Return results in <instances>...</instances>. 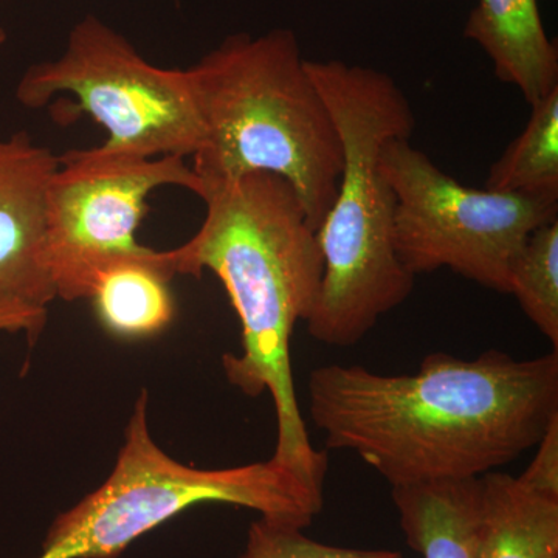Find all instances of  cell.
<instances>
[{
	"label": "cell",
	"mask_w": 558,
	"mask_h": 558,
	"mask_svg": "<svg viewBox=\"0 0 558 558\" xmlns=\"http://www.w3.org/2000/svg\"><path fill=\"white\" fill-rule=\"evenodd\" d=\"M312 421L391 487L481 478L534 449L558 417V349L513 359L427 355L414 374L363 366L312 371Z\"/></svg>",
	"instance_id": "cell-1"
},
{
	"label": "cell",
	"mask_w": 558,
	"mask_h": 558,
	"mask_svg": "<svg viewBox=\"0 0 558 558\" xmlns=\"http://www.w3.org/2000/svg\"><path fill=\"white\" fill-rule=\"evenodd\" d=\"M207 205L193 238L170 250L175 275L209 270L229 293L241 323L242 354L222 357L223 373L248 398L269 392L277 414L271 461L323 495L328 453L315 449L301 416L290 341L314 310L323 277L317 231L295 190L278 175L250 172L204 185Z\"/></svg>",
	"instance_id": "cell-2"
},
{
	"label": "cell",
	"mask_w": 558,
	"mask_h": 558,
	"mask_svg": "<svg viewBox=\"0 0 558 558\" xmlns=\"http://www.w3.org/2000/svg\"><path fill=\"white\" fill-rule=\"evenodd\" d=\"M306 68L343 146L336 199L317 230L323 277L307 330L319 343L349 348L414 289L396 252V194L379 160L389 140L411 138L416 117L388 73L339 60H306Z\"/></svg>",
	"instance_id": "cell-3"
},
{
	"label": "cell",
	"mask_w": 558,
	"mask_h": 558,
	"mask_svg": "<svg viewBox=\"0 0 558 558\" xmlns=\"http://www.w3.org/2000/svg\"><path fill=\"white\" fill-rule=\"evenodd\" d=\"M186 70L204 126L191 167L201 189L269 172L295 190L317 231L336 199L343 146L295 33H234Z\"/></svg>",
	"instance_id": "cell-4"
},
{
	"label": "cell",
	"mask_w": 558,
	"mask_h": 558,
	"mask_svg": "<svg viewBox=\"0 0 558 558\" xmlns=\"http://www.w3.org/2000/svg\"><path fill=\"white\" fill-rule=\"evenodd\" d=\"M146 409L143 391L109 478L54 519L36 558H117L135 539L204 502L255 510L260 519L300 529L322 512L323 495L271 459L222 470L175 461L150 436Z\"/></svg>",
	"instance_id": "cell-5"
},
{
	"label": "cell",
	"mask_w": 558,
	"mask_h": 558,
	"mask_svg": "<svg viewBox=\"0 0 558 558\" xmlns=\"http://www.w3.org/2000/svg\"><path fill=\"white\" fill-rule=\"evenodd\" d=\"M69 95L108 134V153L193 157L204 138L189 70L150 64L130 39L95 14L73 25L60 57L36 62L16 86L24 108Z\"/></svg>",
	"instance_id": "cell-6"
},
{
	"label": "cell",
	"mask_w": 558,
	"mask_h": 558,
	"mask_svg": "<svg viewBox=\"0 0 558 558\" xmlns=\"http://www.w3.org/2000/svg\"><path fill=\"white\" fill-rule=\"evenodd\" d=\"M379 163L396 194V252L414 277L447 267L509 293L513 256L532 231L558 219V196L472 189L410 138L385 143Z\"/></svg>",
	"instance_id": "cell-7"
},
{
	"label": "cell",
	"mask_w": 558,
	"mask_h": 558,
	"mask_svg": "<svg viewBox=\"0 0 558 558\" xmlns=\"http://www.w3.org/2000/svg\"><path fill=\"white\" fill-rule=\"evenodd\" d=\"M163 186L199 194V178L182 157L108 153L100 146L60 157L47 190L46 252L57 299L89 300L95 279L113 260L145 255L137 230L148 197Z\"/></svg>",
	"instance_id": "cell-8"
},
{
	"label": "cell",
	"mask_w": 558,
	"mask_h": 558,
	"mask_svg": "<svg viewBox=\"0 0 558 558\" xmlns=\"http://www.w3.org/2000/svg\"><path fill=\"white\" fill-rule=\"evenodd\" d=\"M60 157L28 132L0 138V295L44 307L57 300L46 252L47 190Z\"/></svg>",
	"instance_id": "cell-9"
},
{
	"label": "cell",
	"mask_w": 558,
	"mask_h": 558,
	"mask_svg": "<svg viewBox=\"0 0 558 558\" xmlns=\"http://www.w3.org/2000/svg\"><path fill=\"white\" fill-rule=\"evenodd\" d=\"M464 36L486 51L495 75L519 87L529 105L557 89V44L543 27L538 0H478Z\"/></svg>",
	"instance_id": "cell-10"
},
{
	"label": "cell",
	"mask_w": 558,
	"mask_h": 558,
	"mask_svg": "<svg viewBox=\"0 0 558 558\" xmlns=\"http://www.w3.org/2000/svg\"><path fill=\"white\" fill-rule=\"evenodd\" d=\"M476 558H558V498L519 476H481Z\"/></svg>",
	"instance_id": "cell-11"
},
{
	"label": "cell",
	"mask_w": 558,
	"mask_h": 558,
	"mask_svg": "<svg viewBox=\"0 0 558 558\" xmlns=\"http://www.w3.org/2000/svg\"><path fill=\"white\" fill-rule=\"evenodd\" d=\"M175 277L168 252L113 260L98 274L89 300L102 328L124 340L148 339L174 319L170 281Z\"/></svg>",
	"instance_id": "cell-12"
},
{
	"label": "cell",
	"mask_w": 558,
	"mask_h": 558,
	"mask_svg": "<svg viewBox=\"0 0 558 558\" xmlns=\"http://www.w3.org/2000/svg\"><path fill=\"white\" fill-rule=\"evenodd\" d=\"M400 527L424 558H476L481 481L391 487Z\"/></svg>",
	"instance_id": "cell-13"
},
{
	"label": "cell",
	"mask_w": 558,
	"mask_h": 558,
	"mask_svg": "<svg viewBox=\"0 0 558 558\" xmlns=\"http://www.w3.org/2000/svg\"><path fill=\"white\" fill-rule=\"evenodd\" d=\"M486 189L558 196V87L532 105L526 128L492 165Z\"/></svg>",
	"instance_id": "cell-14"
},
{
	"label": "cell",
	"mask_w": 558,
	"mask_h": 558,
	"mask_svg": "<svg viewBox=\"0 0 558 558\" xmlns=\"http://www.w3.org/2000/svg\"><path fill=\"white\" fill-rule=\"evenodd\" d=\"M509 293L558 349V219L529 234L510 263Z\"/></svg>",
	"instance_id": "cell-15"
},
{
	"label": "cell",
	"mask_w": 558,
	"mask_h": 558,
	"mask_svg": "<svg viewBox=\"0 0 558 558\" xmlns=\"http://www.w3.org/2000/svg\"><path fill=\"white\" fill-rule=\"evenodd\" d=\"M304 529L266 519L248 529L240 558H403L399 550L343 548L304 535Z\"/></svg>",
	"instance_id": "cell-16"
},
{
	"label": "cell",
	"mask_w": 558,
	"mask_h": 558,
	"mask_svg": "<svg viewBox=\"0 0 558 558\" xmlns=\"http://www.w3.org/2000/svg\"><path fill=\"white\" fill-rule=\"evenodd\" d=\"M535 447L537 453L519 478L534 490L558 498V417Z\"/></svg>",
	"instance_id": "cell-17"
},
{
	"label": "cell",
	"mask_w": 558,
	"mask_h": 558,
	"mask_svg": "<svg viewBox=\"0 0 558 558\" xmlns=\"http://www.w3.org/2000/svg\"><path fill=\"white\" fill-rule=\"evenodd\" d=\"M47 310L0 295V332L25 333L35 343L46 328Z\"/></svg>",
	"instance_id": "cell-18"
},
{
	"label": "cell",
	"mask_w": 558,
	"mask_h": 558,
	"mask_svg": "<svg viewBox=\"0 0 558 558\" xmlns=\"http://www.w3.org/2000/svg\"><path fill=\"white\" fill-rule=\"evenodd\" d=\"M7 38H9V36H7V31L3 28V25L0 24V47L7 43Z\"/></svg>",
	"instance_id": "cell-19"
}]
</instances>
